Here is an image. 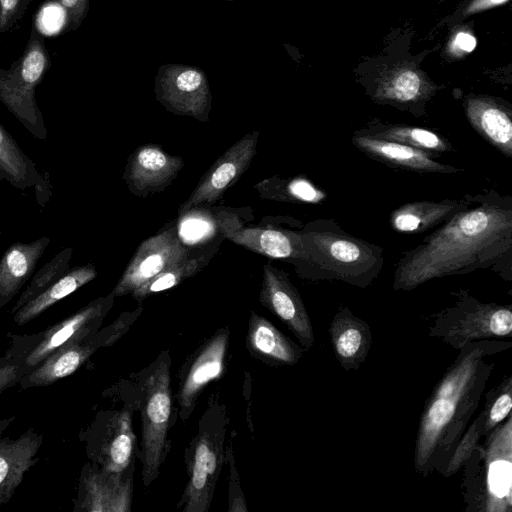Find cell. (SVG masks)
Returning a JSON list of instances; mask_svg holds the SVG:
<instances>
[{"label":"cell","mask_w":512,"mask_h":512,"mask_svg":"<svg viewBox=\"0 0 512 512\" xmlns=\"http://www.w3.org/2000/svg\"><path fill=\"white\" fill-rule=\"evenodd\" d=\"M472 199L469 207L402 254L394 271L395 291L487 269L512 281V196L490 188Z\"/></svg>","instance_id":"6da1fadb"},{"label":"cell","mask_w":512,"mask_h":512,"mask_svg":"<svg viewBox=\"0 0 512 512\" xmlns=\"http://www.w3.org/2000/svg\"><path fill=\"white\" fill-rule=\"evenodd\" d=\"M512 347L510 341L485 339L458 350L434 386L421 412L414 446V468L427 477L440 472L479 407L495 367L491 355Z\"/></svg>","instance_id":"7a4b0ae2"},{"label":"cell","mask_w":512,"mask_h":512,"mask_svg":"<svg viewBox=\"0 0 512 512\" xmlns=\"http://www.w3.org/2000/svg\"><path fill=\"white\" fill-rule=\"evenodd\" d=\"M303 257L296 270L311 281H341L365 289L384 266V250L345 231L333 219H316L300 230Z\"/></svg>","instance_id":"3957f363"},{"label":"cell","mask_w":512,"mask_h":512,"mask_svg":"<svg viewBox=\"0 0 512 512\" xmlns=\"http://www.w3.org/2000/svg\"><path fill=\"white\" fill-rule=\"evenodd\" d=\"M229 411L218 394H211L196 434L185 448L187 481L177 503L182 512H208L225 464Z\"/></svg>","instance_id":"277c9868"},{"label":"cell","mask_w":512,"mask_h":512,"mask_svg":"<svg viewBox=\"0 0 512 512\" xmlns=\"http://www.w3.org/2000/svg\"><path fill=\"white\" fill-rule=\"evenodd\" d=\"M465 512L512 511V416L483 438L463 465Z\"/></svg>","instance_id":"5b68a950"},{"label":"cell","mask_w":512,"mask_h":512,"mask_svg":"<svg viewBox=\"0 0 512 512\" xmlns=\"http://www.w3.org/2000/svg\"><path fill=\"white\" fill-rule=\"evenodd\" d=\"M171 364L169 350H163L137 376L141 420L138 457L142 464L144 487H149L158 478L171 447L168 433L173 426L172 412L175 408Z\"/></svg>","instance_id":"8992f818"},{"label":"cell","mask_w":512,"mask_h":512,"mask_svg":"<svg viewBox=\"0 0 512 512\" xmlns=\"http://www.w3.org/2000/svg\"><path fill=\"white\" fill-rule=\"evenodd\" d=\"M451 295L452 305L431 315L430 337L457 351L474 341L511 337V304L482 302L462 288Z\"/></svg>","instance_id":"52a82bcc"},{"label":"cell","mask_w":512,"mask_h":512,"mask_svg":"<svg viewBox=\"0 0 512 512\" xmlns=\"http://www.w3.org/2000/svg\"><path fill=\"white\" fill-rule=\"evenodd\" d=\"M51 66L42 34L33 27L23 54L10 69L0 68V101L38 140L48 132L37 105L35 89Z\"/></svg>","instance_id":"ba28073f"},{"label":"cell","mask_w":512,"mask_h":512,"mask_svg":"<svg viewBox=\"0 0 512 512\" xmlns=\"http://www.w3.org/2000/svg\"><path fill=\"white\" fill-rule=\"evenodd\" d=\"M229 344V326L219 328L182 365L174 400L183 422L191 417L205 387L225 373Z\"/></svg>","instance_id":"9c48e42d"},{"label":"cell","mask_w":512,"mask_h":512,"mask_svg":"<svg viewBox=\"0 0 512 512\" xmlns=\"http://www.w3.org/2000/svg\"><path fill=\"white\" fill-rule=\"evenodd\" d=\"M155 94L169 111L207 121L212 96L205 72L183 64L162 65L155 78Z\"/></svg>","instance_id":"30bf717a"},{"label":"cell","mask_w":512,"mask_h":512,"mask_svg":"<svg viewBox=\"0 0 512 512\" xmlns=\"http://www.w3.org/2000/svg\"><path fill=\"white\" fill-rule=\"evenodd\" d=\"M259 301L291 331L305 350L312 348L315 336L311 318L286 272L271 264L264 265Z\"/></svg>","instance_id":"8fae6325"},{"label":"cell","mask_w":512,"mask_h":512,"mask_svg":"<svg viewBox=\"0 0 512 512\" xmlns=\"http://www.w3.org/2000/svg\"><path fill=\"white\" fill-rule=\"evenodd\" d=\"M187 258L188 250L179 237L177 227L172 225L138 246L111 293L115 297L131 294L162 270Z\"/></svg>","instance_id":"7c38bea8"},{"label":"cell","mask_w":512,"mask_h":512,"mask_svg":"<svg viewBox=\"0 0 512 512\" xmlns=\"http://www.w3.org/2000/svg\"><path fill=\"white\" fill-rule=\"evenodd\" d=\"M258 135V131L248 133L229 147L202 177L179 213H186L202 204H213L220 199L249 167L256 153Z\"/></svg>","instance_id":"4fadbf2b"},{"label":"cell","mask_w":512,"mask_h":512,"mask_svg":"<svg viewBox=\"0 0 512 512\" xmlns=\"http://www.w3.org/2000/svg\"><path fill=\"white\" fill-rule=\"evenodd\" d=\"M115 298L111 292L107 296L98 297L75 314L50 327L27 356L26 364L33 367L57 348L81 342L95 334L113 307Z\"/></svg>","instance_id":"5bb4252c"},{"label":"cell","mask_w":512,"mask_h":512,"mask_svg":"<svg viewBox=\"0 0 512 512\" xmlns=\"http://www.w3.org/2000/svg\"><path fill=\"white\" fill-rule=\"evenodd\" d=\"M351 142L357 150L384 165L419 174H456L463 170L435 160L429 153L401 143L366 135L352 134Z\"/></svg>","instance_id":"9a60e30c"},{"label":"cell","mask_w":512,"mask_h":512,"mask_svg":"<svg viewBox=\"0 0 512 512\" xmlns=\"http://www.w3.org/2000/svg\"><path fill=\"white\" fill-rule=\"evenodd\" d=\"M183 164L180 157L166 153L157 145H143L130 156L125 179L133 193L145 196L167 187Z\"/></svg>","instance_id":"2e32d148"},{"label":"cell","mask_w":512,"mask_h":512,"mask_svg":"<svg viewBox=\"0 0 512 512\" xmlns=\"http://www.w3.org/2000/svg\"><path fill=\"white\" fill-rule=\"evenodd\" d=\"M464 112L470 126L501 154L512 158V109L505 102L483 95H469Z\"/></svg>","instance_id":"e0dca14e"},{"label":"cell","mask_w":512,"mask_h":512,"mask_svg":"<svg viewBox=\"0 0 512 512\" xmlns=\"http://www.w3.org/2000/svg\"><path fill=\"white\" fill-rule=\"evenodd\" d=\"M135 462L122 473L92 470L84 478L80 509L90 512H130Z\"/></svg>","instance_id":"ac0fdd59"},{"label":"cell","mask_w":512,"mask_h":512,"mask_svg":"<svg viewBox=\"0 0 512 512\" xmlns=\"http://www.w3.org/2000/svg\"><path fill=\"white\" fill-rule=\"evenodd\" d=\"M336 360L345 371L357 370L369 355L372 345L370 326L348 307H339L328 328Z\"/></svg>","instance_id":"d6986e66"},{"label":"cell","mask_w":512,"mask_h":512,"mask_svg":"<svg viewBox=\"0 0 512 512\" xmlns=\"http://www.w3.org/2000/svg\"><path fill=\"white\" fill-rule=\"evenodd\" d=\"M245 343L251 357L274 367L296 365L305 352L300 344L255 311H250Z\"/></svg>","instance_id":"ffe728a7"},{"label":"cell","mask_w":512,"mask_h":512,"mask_svg":"<svg viewBox=\"0 0 512 512\" xmlns=\"http://www.w3.org/2000/svg\"><path fill=\"white\" fill-rule=\"evenodd\" d=\"M473 194L461 199L413 201L395 208L389 216L391 228L398 233L420 234L443 225L472 204Z\"/></svg>","instance_id":"44dd1931"},{"label":"cell","mask_w":512,"mask_h":512,"mask_svg":"<svg viewBox=\"0 0 512 512\" xmlns=\"http://www.w3.org/2000/svg\"><path fill=\"white\" fill-rule=\"evenodd\" d=\"M436 87L427 82L418 72L402 68L381 78L373 90V99L406 110L416 117L424 116L425 103Z\"/></svg>","instance_id":"7402d4cb"},{"label":"cell","mask_w":512,"mask_h":512,"mask_svg":"<svg viewBox=\"0 0 512 512\" xmlns=\"http://www.w3.org/2000/svg\"><path fill=\"white\" fill-rule=\"evenodd\" d=\"M133 410L129 405L108 417L98 456L100 468L104 471L122 473L138 456L139 448L132 423Z\"/></svg>","instance_id":"603a6c76"},{"label":"cell","mask_w":512,"mask_h":512,"mask_svg":"<svg viewBox=\"0 0 512 512\" xmlns=\"http://www.w3.org/2000/svg\"><path fill=\"white\" fill-rule=\"evenodd\" d=\"M302 229V228H301ZM287 228L223 229L226 238L270 258L289 259L295 264L303 257L300 230Z\"/></svg>","instance_id":"cb8c5ba5"},{"label":"cell","mask_w":512,"mask_h":512,"mask_svg":"<svg viewBox=\"0 0 512 512\" xmlns=\"http://www.w3.org/2000/svg\"><path fill=\"white\" fill-rule=\"evenodd\" d=\"M50 242L43 236L30 243L15 242L6 249L0 260V309L31 277Z\"/></svg>","instance_id":"d4e9b609"},{"label":"cell","mask_w":512,"mask_h":512,"mask_svg":"<svg viewBox=\"0 0 512 512\" xmlns=\"http://www.w3.org/2000/svg\"><path fill=\"white\" fill-rule=\"evenodd\" d=\"M41 443V436L33 432L0 443V506L10 500L24 474L35 463Z\"/></svg>","instance_id":"484cf974"},{"label":"cell","mask_w":512,"mask_h":512,"mask_svg":"<svg viewBox=\"0 0 512 512\" xmlns=\"http://www.w3.org/2000/svg\"><path fill=\"white\" fill-rule=\"evenodd\" d=\"M353 133L408 145L423 150L434 158L455 152L452 143L433 130L401 123H384L374 119Z\"/></svg>","instance_id":"4316f807"},{"label":"cell","mask_w":512,"mask_h":512,"mask_svg":"<svg viewBox=\"0 0 512 512\" xmlns=\"http://www.w3.org/2000/svg\"><path fill=\"white\" fill-rule=\"evenodd\" d=\"M100 347L101 342L92 335L81 342L57 348L30 374L29 383L49 385L74 373Z\"/></svg>","instance_id":"83f0119b"},{"label":"cell","mask_w":512,"mask_h":512,"mask_svg":"<svg viewBox=\"0 0 512 512\" xmlns=\"http://www.w3.org/2000/svg\"><path fill=\"white\" fill-rule=\"evenodd\" d=\"M97 276L94 265L86 264L68 269L55 283L23 305L14 314V321L23 325L39 316L56 302L78 290Z\"/></svg>","instance_id":"f1b7e54d"},{"label":"cell","mask_w":512,"mask_h":512,"mask_svg":"<svg viewBox=\"0 0 512 512\" xmlns=\"http://www.w3.org/2000/svg\"><path fill=\"white\" fill-rule=\"evenodd\" d=\"M0 164L8 182L18 189L43 187V177L35 163L21 150L10 133L0 123Z\"/></svg>","instance_id":"f546056e"},{"label":"cell","mask_w":512,"mask_h":512,"mask_svg":"<svg viewBox=\"0 0 512 512\" xmlns=\"http://www.w3.org/2000/svg\"><path fill=\"white\" fill-rule=\"evenodd\" d=\"M208 262V258L205 255H200L194 258H187L177 264L171 265L160 273L155 275L153 278L136 288L130 295L139 304L141 302L161 291L173 288L185 279L198 273Z\"/></svg>","instance_id":"4dcf8cb0"},{"label":"cell","mask_w":512,"mask_h":512,"mask_svg":"<svg viewBox=\"0 0 512 512\" xmlns=\"http://www.w3.org/2000/svg\"><path fill=\"white\" fill-rule=\"evenodd\" d=\"M73 249L67 247L57 253L33 276L30 285L24 290L11 312L15 313L23 305L34 299L60 279L69 269Z\"/></svg>","instance_id":"1f68e13d"},{"label":"cell","mask_w":512,"mask_h":512,"mask_svg":"<svg viewBox=\"0 0 512 512\" xmlns=\"http://www.w3.org/2000/svg\"><path fill=\"white\" fill-rule=\"evenodd\" d=\"M512 408V375L503 380L486 393V401L482 413L483 438L511 415Z\"/></svg>","instance_id":"d6a6232c"},{"label":"cell","mask_w":512,"mask_h":512,"mask_svg":"<svg viewBox=\"0 0 512 512\" xmlns=\"http://www.w3.org/2000/svg\"><path fill=\"white\" fill-rule=\"evenodd\" d=\"M270 198L287 201L318 204L326 198V194L309 179L298 176L289 180H271Z\"/></svg>","instance_id":"836d02e7"},{"label":"cell","mask_w":512,"mask_h":512,"mask_svg":"<svg viewBox=\"0 0 512 512\" xmlns=\"http://www.w3.org/2000/svg\"><path fill=\"white\" fill-rule=\"evenodd\" d=\"M483 421L484 417L481 411L464 431L446 465L440 472L441 475L451 477L463 467L473 450L483 439Z\"/></svg>","instance_id":"e575fe53"},{"label":"cell","mask_w":512,"mask_h":512,"mask_svg":"<svg viewBox=\"0 0 512 512\" xmlns=\"http://www.w3.org/2000/svg\"><path fill=\"white\" fill-rule=\"evenodd\" d=\"M225 462L229 465L228 477V511L229 512H247L244 493L240 485V478L236 468V461L233 452V443L225 448Z\"/></svg>","instance_id":"d590c367"},{"label":"cell","mask_w":512,"mask_h":512,"mask_svg":"<svg viewBox=\"0 0 512 512\" xmlns=\"http://www.w3.org/2000/svg\"><path fill=\"white\" fill-rule=\"evenodd\" d=\"M33 0H0V33L13 29Z\"/></svg>","instance_id":"8d00e7d4"},{"label":"cell","mask_w":512,"mask_h":512,"mask_svg":"<svg viewBox=\"0 0 512 512\" xmlns=\"http://www.w3.org/2000/svg\"><path fill=\"white\" fill-rule=\"evenodd\" d=\"M65 10L67 31L76 30L87 16L89 0H55Z\"/></svg>","instance_id":"74e56055"},{"label":"cell","mask_w":512,"mask_h":512,"mask_svg":"<svg viewBox=\"0 0 512 512\" xmlns=\"http://www.w3.org/2000/svg\"><path fill=\"white\" fill-rule=\"evenodd\" d=\"M477 45V40L468 31H458L451 39L448 50L453 56H464L471 53Z\"/></svg>","instance_id":"f35d334b"},{"label":"cell","mask_w":512,"mask_h":512,"mask_svg":"<svg viewBox=\"0 0 512 512\" xmlns=\"http://www.w3.org/2000/svg\"><path fill=\"white\" fill-rule=\"evenodd\" d=\"M508 0H473L466 8L464 15L483 11L501 4L506 3Z\"/></svg>","instance_id":"ab89813d"},{"label":"cell","mask_w":512,"mask_h":512,"mask_svg":"<svg viewBox=\"0 0 512 512\" xmlns=\"http://www.w3.org/2000/svg\"><path fill=\"white\" fill-rule=\"evenodd\" d=\"M17 372L18 367L15 365H7L0 368V393L13 382Z\"/></svg>","instance_id":"60d3db41"},{"label":"cell","mask_w":512,"mask_h":512,"mask_svg":"<svg viewBox=\"0 0 512 512\" xmlns=\"http://www.w3.org/2000/svg\"><path fill=\"white\" fill-rule=\"evenodd\" d=\"M0 179H4V180H7L8 181V176L7 174L5 173V171L3 170L1 164H0Z\"/></svg>","instance_id":"b9f144b4"},{"label":"cell","mask_w":512,"mask_h":512,"mask_svg":"<svg viewBox=\"0 0 512 512\" xmlns=\"http://www.w3.org/2000/svg\"><path fill=\"white\" fill-rule=\"evenodd\" d=\"M2 232L0 231V238H1Z\"/></svg>","instance_id":"7bdbcfd3"}]
</instances>
